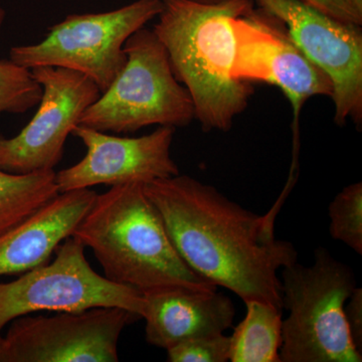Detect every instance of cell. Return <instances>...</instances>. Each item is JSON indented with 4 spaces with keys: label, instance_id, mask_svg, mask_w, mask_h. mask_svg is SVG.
Returning a JSON list of instances; mask_svg holds the SVG:
<instances>
[{
    "label": "cell",
    "instance_id": "cell-18",
    "mask_svg": "<svg viewBox=\"0 0 362 362\" xmlns=\"http://www.w3.org/2000/svg\"><path fill=\"white\" fill-rule=\"evenodd\" d=\"M328 213L332 239L362 255V182L343 188L331 202Z\"/></svg>",
    "mask_w": 362,
    "mask_h": 362
},
{
    "label": "cell",
    "instance_id": "cell-2",
    "mask_svg": "<svg viewBox=\"0 0 362 362\" xmlns=\"http://www.w3.org/2000/svg\"><path fill=\"white\" fill-rule=\"evenodd\" d=\"M254 6L252 0H162L152 30L168 52L176 80L189 93L204 132L232 129L254 94L252 84L232 75V21Z\"/></svg>",
    "mask_w": 362,
    "mask_h": 362
},
{
    "label": "cell",
    "instance_id": "cell-14",
    "mask_svg": "<svg viewBox=\"0 0 362 362\" xmlns=\"http://www.w3.org/2000/svg\"><path fill=\"white\" fill-rule=\"evenodd\" d=\"M90 188L59 194L45 206L0 235V276L18 275L44 265L71 237L94 202Z\"/></svg>",
    "mask_w": 362,
    "mask_h": 362
},
{
    "label": "cell",
    "instance_id": "cell-7",
    "mask_svg": "<svg viewBox=\"0 0 362 362\" xmlns=\"http://www.w3.org/2000/svg\"><path fill=\"white\" fill-rule=\"evenodd\" d=\"M85 249L71 235L59 245L52 262L25 272L11 282L0 283V337L14 319L40 311L119 307L142 318V293L99 275L86 258Z\"/></svg>",
    "mask_w": 362,
    "mask_h": 362
},
{
    "label": "cell",
    "instance_id": "cell-19",
    "mask_svg": "<svg viewBox=\"0 0 362 362\" xmlns=\"http://www.w3.org/2000/svg\"><path fill=\"white\" fill-rule=\"evenodd\" d=\"M230 338L225 334L192 338L166 349L169 362L230 361Z\"/></svg>",
    "mask_w": 362,
    "mask_h": 362
},
{
    "label": "cell",
    "instance_id": "cell-22",
    "mask_svg": "<svg viewBox=\"0 0 362 362\" xmlns=\"http://www.w3.org/2000/svg\"><path fill=\"white\" fill-rule=\"evenodd\" d=\"M354 6H356L357 11L362 13V0H351Z\"/></svg>",
    "mask_w": 362,
    "mask_h": 362
},
{
    "label": "cell",
    "instance_id": "cell-1",
    "mask_svg": "<svg viewBox=\"0 0 362 362\" xmlns=\"http://www.w3.org/2000/svg\"><path fill=\"white\" fill-rule=\"evenodd\" d=\"M178 254L197 275L235 293L244 302L282 309L278 272L296 263L292 243L276 237L274 216H261L192 176L144 185Z\"/></svg>",
    "mask_w": 362,
    "mask_h": 362
},
{
    "label": "cell",
    "instance_id": "cell-5",
    "mask_svg": "<svg viewBox=\"0 0 362 362\" xmlns=\"http://www.w3.org/2000/svg\"><path fill=\"white\" fill-rule=\"evenodd\" d=\"M124 51L127 59L122 71L86 109L78 125L106 133L189 125L194 120L192 97L176 80L156 33L145 28L137 30L126 40Z\"/></svg>",
    "mask_w": 362,
    "mask_h": 362
},
{
    "label": "cell",
    "instance_id": "cell-16",
    "mask_svg": "<svg viewBox=\"0 0 362 362\" xmlns=\"http://www.w3.org/2000/svg\"><path fill=\"white\" fill-rule=\"evenodd\" d=\"M59 194L54 170L13 175L0 169V235L18 226Z\"/></svg>",
    "mask_w": 362,
    "mask_h": 362
},
{
    "label": "cell",
    "instance_id": "cell-8",
    "mask_svg": "<svg viewBox=\"0 0 362 362\" xmlns=\"http://www.w3.org/2000/svg\"><path fill=\"white\" fill-rule=\"evenodd\" d=\"M139 319L119 307L21 316L0 337V362H117L119 338Z\"/></svg>",
    "mask_w": 362,
    "mask_h": 362
},
{
    "label": "cell",
    "instance_id": "cell-6",
    "mask_svg": "<svg viewBox=\"0 0 362 362\" xmlns=\"http://www.w3.org/2000/svg\"><path fill=\"white\" fill-rule=\"evenodd\" d=\"M161 9L162 0H137L107 13L71 14L37 44L11 47L8 59L28 70L54 66L77 71L103 93L125 65L126 40Z\"/></svg>",
    "mask_w": 362,
    "mask_h": 362
},
{
    "label": "cell",
    "instance_id": "cell-11",
    "mask_svg": "<svg viewBox=\"0 0 362 362\" xmlns=\"http://www.w3.org/2000/svg\"><path fill=\"white\" fill-rule=\"evenodd\" d=\"M30 73L42 89L37 110L18 135L0 134V169L13 175L54 170L69 135L101 94L90 78L77 71L39 66Z\"/></svg>",
    "mask_w": 362,
    "mask_h": 362
},
{
    "label": "cell",
    "instance_id": "cell-23",
    "mask_svg": "<svg viewBox=\"0 0 362 362\" xmlns=\"http://www.w3.org/2000/svg\"><path fill=\"white\" fill-rule=\"evenodd\" d=\"M194 1L202 2V4H218V2L225 1V0H194Z\"/></svg>",
    "mask_w": 362,
    "mask_h": 362
},
{
    "label": "cell",
    "instance_id": "cell-13",
    "mask_svg": "<svg viewBox=\"0 0 362 362\" xmlns=\"http://www.w3.org/2000/svg\"><path fill=\"white\" fill-rule=\"evenodd\" d=\"M145 338L160 349L192 339L223 334L232 327L235 308L218 290L173 286L143 293Z\"/></svg>",
    "mask_w": 362,
    "mask_h": 362
},
{
    "label": "cell",
    "instance_id": "cell-15",
    "mask_svg": "<svg viewBox=\"0 0 362 362\" xmlns=\"http://www.w3.org/2000/svg\"><path fill=\"white\" fill-rule=\"evenodd\" d=\"M245 304L246 316L230 337V361L281 362L282 309L259 300Z\"/></svg>",
    "mask_w": 362,
    "mask_h": 362
},
{
    "label": "cell",
    "instance_id": "cell-12",
    "mask_svg": "<svg viewBox=\"0 0 362 362\" xmlns=\"http://www.w3.org/2000/svg\"><path fill=\"white\" fill-rule=\"evenodd\" d=\"M175 129L159 126L148 135L131 138L76 126L71 135L82 141L87 153L78 163L56 173L59 194L99 185H147L180 175L170 153Z\"/></svg>",
    "mask_w": 362,
    "mask_h": 362
},
{
    "label": "cell",
    "instance_id": "cell-3",
    "mask_svg": "<svg viewBox=\"0 0 362 362\" xmlns=\"http://www.w3.org/2000/svg\"><path fill=\"white\" fill-rule=\"evenodd\" d=\"M71 235L92 250L105 277L142 294L173 286L216 289L181 258L143 183L97 194Z\"/></svg>",
    "mask_w": 362,
    "mask_h": 362
},
{
    "label": "cell",
    "instance_id": "cell-4",
    "mask_svg": "<svg viewBox=\"0 0 362 362\" xmlns=\"http://www.w3.org/2000/svg\"><path fill=\"white\" fill-rule=\"evenodd\" d=\"M281 362H361L350 337L344 306L356 287L346 264L325 247H317L313 265L296 263L282 269Z\"/></svg>",
    "mask_w": 362,
    "mask_h": 362
},
{
    "label": "cell",
    "instance_id": "cell-9",
    "mask_svg": "<svg viewBox=\"0 0 362 362\" xmlns=\"http://www.w3.org/2000/svg\"><path fill=\"white\" fill-rule=\"evenodd\" d=\"M235 37L233 77L243 82L279 88L293 111L297 141L305 103L316 96H332L329 78L306 58L278 18L263 8H252L232 21Z\"/></svg>",
    "mask_w": 362,
    "mask_h": 362
},
{
    "label": "cell",
    "instance_id": "cell-20",
    "mask_svg": "<svg viewBox=\"0 0 362 362\" xmlns=\"http://www.w3.org/2000/svg\"><path fill=\"white\" fill-rule=\"evenodd\" d=\"M309 6L315 7L332 18L362 25V13H359L351 0H301Z\"/></svg>",
    "mask_w": 362,
    "mask_h": 362
},
{
    "label": "cell",
    "instance_id": "cell-17",
    "mask_svg": "<svg viewBox=\"0 0 362 362\" xmlns=\"http://www.w3.org/2000/svg\"><path fill=\"white\" fill-rule=\"evenodd\" d=\"M6 18V11L0 6V30ZM42 95V87L30 70L16 65L9 59H0V115L25 113L37 106Z\"/></svg>",
    "mask_w": 362,
    "mask_h": 362
},
{
    "label": "cell",
    "instance_id": "cell-10",
    "mask_svg": "<svg viewBox=\"0 0 362 362\" xmlns=\"http://www.w3.org/2000/svg\"><path fill=\"white\" fill-rule=\"evenodd\" d=\"M282 21L293 42L332 84L334 122L362 126L361 25L345 23L301 0H254Z\"/></svg>",
    "mask_w": 362,
    "mask_h": 362
},
{
    "label": "cell",
    "instance_id": "cell-21",
    "mask_svg": "<svg viewBox=\"0 0 362 362\" xmlns=\"http://www.w3.org/2000/svg\"><path fill=\"white\" fill-rule=\"evenodd\" d=\"M345 320L350 337L356 349L362 354V289L354 288L344 306Z\"/></svg>",
    "mask_w": 362,
    "mask_h": 362
}]
</instances>
